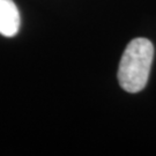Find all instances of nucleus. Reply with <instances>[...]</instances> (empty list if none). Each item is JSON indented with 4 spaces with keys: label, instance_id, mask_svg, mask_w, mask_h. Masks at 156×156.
<instances>
[{
    "label": "nucleus",
    "instance_id": "1",
    "mask_svg": "<svg viewBox=\"0 0 156 156\" xmlns=\"http://www.w3.org/2000/svg\"><path fill=\"white\" fill-rule=\"evenodd\" d=\"M154 58V45L147 38L132 39L124 51L119 68L118 81L127 93H139L147 84Z\"/></svg>",
    "mask_w": 156,
    "mask_h": 156
},
{
    "label": "nucleus",
    "instance_id": "2",
    "mask_svg": "<svg viewBox=\"0 0 156 156\" xmlns=\"http://www.w3.org/2000/svg\"><path fill=\"white\" fill-rule=\"evenodd\" d=\"M20 13L13 0H0V34L14 37L20 29Z\"/></svg>",
    "mask_w": 156,
    "mask_h": 156
}]
</instances>
